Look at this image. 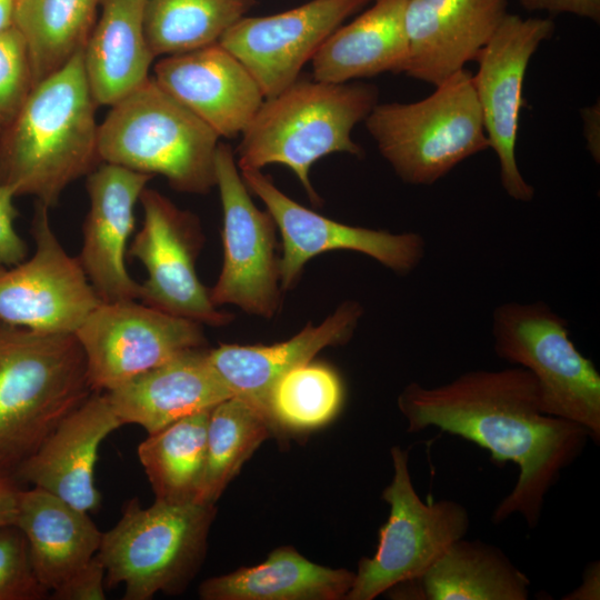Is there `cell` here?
Returning a JSON list of instances; mask_svg holds the SVG:
<instances>
[{"label": "cell", "instance_id": "6da1fadb", "mask_svg": "<svg viewBox=\"0 0 600 600\" xmlns=\"http://www.w3.org/2000/svg\"><path fill=\"white\" fill-rule=\"evenodd\" d=\"M398 408L409 432L434 427L488 450L496 464L518 466L514 487L493 509L494 524L519 514L537 527L547 494L591 440L583 427L541 410L534 377L518 366L466 371L436 387L410 382Z\"/></svg>", "mask_w": 600, "mask_h": 600}, {"label": "cell", "instance_id": "7a4b0ae2", "mask_svg": "<svg viewBox=\"0 0 600 600\" xmlns=\"http://www.w3.org/2000/svg\"><path fill=\"white\" fill-rule=\"evenodd\" d=\"M97 104L86 78L82 50L38 82L13 121L0 133V186L51 208L64 189L92 172L98 152Z\"/></svg>", "mask_w": 600, "mask_h": 600}, {"label": "cell", "instance_id": "3957f363", "mask_svg": "<svg viewBox=\"0 0 600 600\" xmlns=\"http://www.w3.org/2000/svg\"><path fill=\"white\" fill-rule=\"evenodd\" d=\"M92 392L76 334L0 320V479L18 482L24 463Z\"/></svg>", "mask_w": 600, "mask_h": 600}, {"label": "cell", "instance_id": "277c9868", "mask_svg": "<svg viewBox=\"0 0 600 600\" xmlns=\"http://www.w3.org/2000/svg\"><path fill=\"white\" fill-rule=\"evenodd\" d=\"M378 89L362 82L331 83L300 78L266 98L241 133L237 149L240 170L282 164L297 176L312 203L320 198L310 181L316 161L346 152L361 157L351 132L378 103Z\"/></svg>", "mask_w": 600, "mask_h": 600}, {"label": "cell", "instance_id": "5b68a950", "mask_svg": "<svg viewBox=\"0 0 600 600\" xmlns=\"http://www.w3.org/2000/svg\"><path fill=\"white\" fill-rule=\"evenodd\" d=\"M220 137L150 77L111 106L99 124L101 162L137 172L160 174L187 193L216 186Z\"/></svg>", "mask_w": 600, "mask_h": 600}, {"label": "cell", "instance_id": "8992f818", "mask_svg": "<svg viewBox=\"0 0 600 600\" xmlns=\"http://www.w3.org/2000/svg\"><path fill=\"white\" fill-rule=\"evenodd\" d=\"M364 123L380 154L412 186H431L490 148L473 77L464 68L422 100L378 102Z\"/></svg>", "mask_w": 600, "mask_h": 600}, {"label": "cell", "instance_id": "52a82bcc", "mask_svg": "<svg viewBox=\"0 0 600 600\" xmlns=\"http://www.w3.org/2000/svg\"><path fill=\"white\" fill-rule=\"evenodd\" d=\"M214 516V504L197 501L156 500L143 508L130 500L118 523L102 533L97 552L106 588L122 583L123 600L182 592L203 561Z\"/></svg>", "mask_w": 600, "mask_h": 600}, {"label": "cell", "instance_id": "ba28073f", "mask_svg": "<svg viewBox=\"0 0 600 600\" xmlns=\"http://www.w3.org/2000/svg\"><path fill=\"white\" fill-rule=\"evenodd\" d=\"M492 338L497 357L532 373L546 414L583 427L599 443L600 374L566 319L543 301L504 302L493 311Z\"/></svg>", "mask_w": 600, "mask_h": 600}, {"label": "cell", "instance_id": "9c48e42d", "mask_svg": "<svg viewBox=\"0 0 600 600\" xmlns=\"http://www.w3.org/2000/svg\"><path fill=\"white\" fill-rule=\"evenodd\" d=\"M393 476L382 491L389 517L379 529L378 546L361 558L344 600H373L394 584L422 578L444 551L464 538L470 517L452 499L424 502L417 493L409 469V452L391 448Z\"/></svg>", "mask_w": 600, "mask_h": 600}, {"label": "cell", "instance_id": "30bf717a", "mask_svg": "<svg viewBox=\"0 0 600 600\" xmlns=\"http://www.w3.org/2000/svg\"><path fill=\"white\" fill-rule=\"evenodd\" d=\"M74 334L93 392L110 391L206 342L201 323L136 300L101 302Z\"/></svg>", "mask_w": 600, "mask_h": 600}, {"label": "cell", "instance_id": "8fae6325", "mask_svg": "<svg viewBox=\"0 0 600 600\" xmlns=\"http://www.w3.org/2000/svg\"><path fill=\"white\" fill-rule=\"evenodd\" d=\"M47 206L37 201L29 260L0 269V320L50 333H76L101 303L78 257L53 232Z\"/></svg>", "mask_w": 600, "mask_h": 600}, {"label": "cell", "instance_id": "7c38bea8", "mask_svg": "<svg viewBox=\"0 0 600 600\" xmlns=\"http://www.w3.org/2000/svg\"><path fill=\"white\" fill-rule=\"evenodd\" d=\"M139 201L143 222L128 254L148 272L140 284L141 302L199 323H228L232 316L217 310L197 276L196 258L202 244L198 219L153 189L146 188Z\"/></svg>", "mask_w": 600, "mask_h": 600}, {"label": "cell", "instance_id": "4fadbf2b", "mask_svg": "<svg viewBox=\"0 0 600 600\" xmlns=\"http://www.w3.org/2000/svg\"><path fill=\"white\" fill-rule=\"evenodd\" d=\"M216 186L223 211L224 260L218 281L209 291L210 299L216 307L236 304L270 318L279 301L276 223L268 211L254 206L238 172L234 152L224 142L217 149Z\"/></svg>", "mask_w": 600, "mask_h": 600}, {"label": "cell", "instance_id": "5bb4252c", "mask_svg": "<svg viewBox=\"0 0 600 600\" xmlns=\"http://www.w3.org/2000/svg\"><path fill=\"white\" fill-rule=\"evenodd\" d=\"M553 32L550 18H522L508 12L478 56V71L472 74L502 188L521 202L534 197V188L522 177L516 158L519 116L526 103L523 82L531 57Z\"/></svg>", "mask_w": 600, "mask_h": 600}, {"label": "cell", "instance_id": "9a60e30c", "mask_svg": "<svg viewBox=\"0 0 600 600\" xmlns=\"http://www.w3.org/2000/svg\"><path fill=\"white\" fill-rule=\"evenodd\" d=\"M247 188L267 207L283 241L279 278L284 289L293 286L304 263L330 250L364 253L398 274L413 271L426 256V241L417 232L391 233L348 226L297 203L258 169H243Z\"/></svg>", "mask_w": 600, "mask_h": 600}, {"label": "cell", "instance_id": "2e32d148", "mask_svg": "<svg viewBox=\"0 0 600 600\" xmlns=\"http://www.w3.org/2000/svg\"><path fill=\"white\" fill-rule=\"evenodd\" d=\"M373 0H310L266 17H243L219 40L271 98L299 79L322 43Z\"/></svg>", "mask_w": 600, "mask_h": 600}, {"label": "cell", "instance_id": "e0dca14e", "mask_svg": "<svg viewBox=\"0 0 600 600\" xmlns=\"http://www.w3.org/2000/svg\"><path fill=\"white\" fill-rule=\"evenodd\" d=\"M152 177L107 162L87 176L90 208L78 259L101 302L140 299L141 286L129 274L124 257L134 206Z\"/></svg>", "mask_w": 600, "mask_h": 600}, {"label": "cell", "instance_id": "ac0fdd59", "mask_svg": "<svg viewBox=\"0 0 600 600\" xmlns=\"http://www.w3.org/2000/svg\"><path fill=\"white\" fill-rule=\"evenodd\" d=\"M153 79L220 138L244 131L264 101L256 79L219 42L160 59Z\"/></svg>", "mask_w": 600, "mask_h": 600}, {"label": "cell", "instance_id": "d6986e66", "mask_svg": "<svg viewBox=\"0 0 600 600\" xmlns=\"http://www.w3.org/2000/svg\"><path fill=\"white\" fill-rule=\"evenodd\" d=\"M508 0H409L403 73L434 87L477 60L508 11Z\"/></svg>", "mask_w": 600, "mask_h": 600}, {"label": "cell", "instance_id": "ffe728a7", "mask_svg": "<svg viewBox=\"0 0 600 600\" xmlns=\"http://www.w3.org/2000/svg\"><path fill=\"white\" fill-rule=\"evenodd\" d=\"M121 426L106 393L92 392L24 463L18 483L41 488L84 512L98 509L101 496L94 484V467L99 447Z\"/></svg>", "mask_w": 600, "mask_h": 600}, {"label": "cell", "instance_id": "44dd1931", "mask_svg": "<svg viewBox=\"0 0 600 600\" xmlns=\"http://www.w3.org/2000/svg\"><path fill=\"white\" fill-rule=\"evenodd\" d=\"M104 393L122 424H139L148 434L233 397L201 348L184 351Z\"/></svg>", "mask_w": 600, "mask_h": 600}, {"label": "cell", "instance_id": "7402d4cb", "mask_svg": "<svg viewBox=\"0 0 600 600\" xmlns=\"http://www.w3.org/2000/svg\"><path fill=\"white\" fill-rule=\"evenodd\" d=\"M361 314L358 302L346 301L321 324H308L287 341L272 346L220 344L208 351V359L233 396L268 417L267 402L274 383L291 369L311 361L323 348L346 343Z\"/></svg>", "mask_w": 600, "mask_h": 600}, {"label": "cell", "instance_id": "603a6c76", "mask_svg": "<svg viewBox=\"0 0 600 600\" xmlns=\"http://www.w3.org/2000/svg\"><path fill=\"white\" fill-rule=\"evenodd\" d=\"M409 0H373L370 8L332 32L312 58L313 79L343 83L404 71Z\"/></svg>", "mask_w": 600, "mask_h": 600}, {"label": "cell", "instance_id": "cb8c5ba5", "mask_svg": "<svg viewBox=\"0 0 600 600\" xmlns=\"http://www.w3.org/2000/svg\"><path fill=\"white\" fill-rule=\"evenodd\" d=\"M39 582L52 591L99 550L102 532L88 517L41 488L21 489L14 521Z\"/></svg>", "mask_w": 600, "mask_h": 600}, {"label": "cell", "instance_id": "d4e9b609", "mask_svg": "<svg viewBox=\"0 0 600 600\" xmlns=\"http://www.w3.org/2000/svg\"><path fill=\"white\" fill-rule=\"evenodd\" d=\"M146 0H102L101 14L82 49V62L97 106H113L150 77L156 58L143 30Z\"/></svg>", "mask_w": 600, "mask_h": 600}, {"label": "cell", "instance_id": "484cf974", "mask_svg": "<svg viewBox=\"0 0 600 600\" xmlns=\"http://www.w3.org/2000/svg\"><path fill=\"white\" fill-rule=\"evenodd\" d=\"M354 572L317 564L292 547L272 550L254 567L209 578L200 584L203 600H340Z\"/></svg>", "mask_w": 600, "mask_h": 600}, {"label": "cell", "instance_id": "4316f807", "mask_svg": "<svg viewBox=\"0 0 600 600\" xmlns=\"http://www.w3.org/2000/svg\"><path fill=\"white\" fill-rule=\"evenodd\" d=\"M427 600H528L530 580L497 546L454 541L422 576Z\"/></svg>", "mask_w": 600, "mask_h": 600}, {"label": "cell", "instance_id": "83f0119b", "mask_svg": "<svg viewBox=\"0 0 600 600\" xmlns=\"http://www.w3.org/2000/svg\"><path fill=\"white\" fill-rule=\"evenodd\" d=\"M102 0H14L12 26L22 36L33 87L81 51Z\"/></svg>", "mask_w": 600, "mask_h": 600}, {"label": "cell", "instance_id": "f1b7e54d", "mask_svg": "<svg viewBox=\"0 0 600 600\" xmlns=\"http://www.w3.org/2000/svg\"><path fill=\"white\" fill-rule=\"evenodd\" d=\"M210 411L183 417L139 444L138 458L156 500L196 501L206 464Z\"/></svg>", "mask_w": 600, "mask_h": 600}, {"label": "cell", "instance_id": "f546056e", "mask_svg": "<svg viewBox=\"0 0 600 600\" xmlns=\"http://www.w3.org/2000/svg\"><path fill=\"white\" fill-rule=\"evenodd\" d=\"M254 0H146L143 30L154 54L174 56L218 43Z\"/></svg>", "mask_w": 600, "mask_h": 600}, {"label": "cell", "instance_id": "4dcf8cb0", "mask_svg": "<svg viewBox=\"0 0 600 600\" xmlns=\"http://www.w3.org/2000/svg\"><path fill=\"white\" fill-rule=\"evenodd\" d=\"M272 430L268 417L240 397L233 396L213 407L207 430L204 471L196 501L214 504Z\"/></svg>", "mask_w": 600, "mask_h": 600}, {"label": "cell", "instance_id": "1f68e13d", "mask_svg": "<svg viewBox=\"0 0 600 600\" xmlns=\"http://www.w3.org/2000/svg\"><path fill=\"white\" fill-rule=\"evenodd\" d=\"M343 387L337 372L311 361L283 374L272 387L267 412L273 428L293 431L320 428L339 412Z\"/></svg>", "mask_w": 600, "mask_h": 600}, {"label": "cell", "instance_id": "d6a6232c", "mask_svg": "<svg viewBox=\"0 0 600 600\" xmlns=\"http://www.w3.org/2000/svg\"><path fill=\"white\" fill-rule=\"evenodd\" d=\"M32 88L26 42L11 26L0 31V133L17 117Z\"/></svg>", "mask_w": 600, "mask_h": 600}, {"label": "cell", "instance_id": "836d02e7", "mask_svg": "<svg viewBox=\"0 0 600 600\" xmlns=\"http://www.w3.org/2000/svg\"><path fill=\"white\" fill-rule=\"evenodd\" d=\"M49 591L33 571L27 540L14 524L0 527V600H41Z\"/></svg>", "mask_w": 600, "mask_h": 600}, {"label": "cell", "instance_id": "e575fe53", "mask_svg": "<svg viewBox=\"0 0 600 600\" xmlns=\"http://www.w3.org/2000/svg\"><path fill=\"white\" fill-rule=\"evenodd\" d=\"M106 569L96 553L84 566L51 591L54 600L106 599Z\"/></svg>", "mask_w": 600, "mask_h": 600}, {"label": "cell", "instance_id": "d590c367", "mask_svg": "<svg viewBox=\"0 0 600 600\" xmlns=\"http://www.w3.org/2000/svg\"><path fill=\"white\" fill-rule=\"evenodd\" d=\"M14 197L16 193L10 187L0 186V269L22 262L28 253L26 241L14 228L18 217Z\"/></svg>", "mask_w": 600, "mask_h": 600}, {"label": "cell", "instance_id": "8d00e7d4", "mask_svg": "<svg viewBox=\"0 0 600 600\" xmlns=\"http://www.w3.org/2000/svg\"><path fill=\"white\" fill-rule=\"evenodd\" d=\"M529 11H547L552 14L570 13L593 22L600 21V0H519Z\"/></svg>", "mask_w": 600, "mask_h": 600}, {"label": "cell", "instance_id": "74e56055", "mask_svg": "<svg viewBox=\"0 0 600 600\" xmlns=\"http://www.w3.org/2000/svg\"><path fill=\"white\" fill-rule=\"evenodd\" d=\"M583 120V136L587 148L593 159L599 163L600 159V109L599 102L581 110Z\"/></svg>", "mask_w": 600, "mask_h": 600}, {"label": "cell", "instance_id": "f35d334b", "mask_svg": "<svg viewBox=\"0 0 600 600\" xmlns=\"http://www.w3.org/2000/svg\"><path fill=\"white\" fill-rule=\"evenodd\" d=\"M20 490L18 482L0 479V527L14 524Z\"/></svg>", "mask_w": 600, "mask_h": 600}, {"label": "cell", "instance_id": "ab89813d", "mask_svg": "<svg viewBox=\"0 0 600 600\" xmlns=\"http://www.w3.org/2000/svg\"><path fill=\"white\" fill-rule=\"evenodd\" d=\"M600 594V567L599 561L588 564L582 577V583L566 594V600H594Z\"/></svg>", "mask_w": 600, "mask_h": 600}, {"label": "cell", "instance_id": "60d3db41", "mask_svg": "<svg viewBox=\"0 0 600 600\" xmlns=\"http://www.w3.org/2000/svg\"><path fill=\"white\" fill-rule=\"evenodd\" d=\"M386 592H388L392 599L427 600L422 578L401 581Z\"/></svg>", "mask_w": 600, "mask_h": 600}, {"label": "cell", "instance_id": "b9f144b4", "mask_svg": "<svg viewBox=\"0 0 600 600\" xmlns=\"http://www.w3.org/2000/svg\"><path fill=\"white\" fill-rule=\"evenodd\" d=\"M14 0H0V31L12 26Z\"/></svg>", "mask_w": 600, "mask_h": 600}]
</instances>
